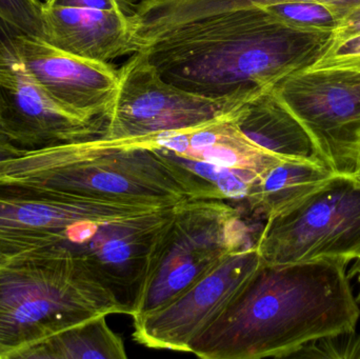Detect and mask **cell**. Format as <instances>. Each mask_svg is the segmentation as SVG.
<instances>
[{
	"label": "cell",
	"mask_w": 360,
	"mask_h": 359,
	"mask_svg": "<svg viewBox=\"0 0 360 359\" xmlns=\"http://www.w3.org/2000/svg\"><path fill=\"white\" fill-rule=\"evenodd\" d=\"M156 210L0 181V261L56 246L65 230L86 221H118Z\"/></svg>",
	"instance_id": "cell-8"
},
{
	"label": "cell",
	"mask_w": 360,
	"mask_h": 359,
	"mask_svg": "<svg viewBox=\"0 0 360 359\" xmlns=\"http://www.w3.org/2000/svg\"><path fill=\"white\" fill-rule=\"evenodd\" d=\"M126 308L75 253L61 246L0 261V359Z\"/></svg>",
	"instance_id": "cell-3"
},
{
	"label": "cell",
	"mask_w": 360,
	"mask_h": 359,
	"mask_svg": "<svg viewBox=\"0 0 360 359\" xmlns=\"http://www.w3.org/2000/svg\"><path fill=\"white\" fill-rule=\"evenodd\" d=\"M230 117L188 130L162 133L146 139L145 145L162 148L181 157L254 176H259L285 159L254 145L239 132Z\"/></svg>",
	"instance_id": "cell-14"
},
{
	"label": "cell",
	"mask_w": 360,
	"mask_h": 359,
	"mask_svg": "<svg viewBox=\"0 0 360 359\" xmlns=\"http://www.w3.org/2000/svg\"><path fill=\"white\" fill-rule=\"evenodd\" d=\"M348 265L262 263L190 353L205 359L290 358L312 341L355 332L360 309Z\"/></svg>",
	"instance_id": "cell-1"
},
{
	"label": "cell",
	"mask_w": 360,
	"mask_h": 359,
	"mask_svg": "<svg viewBox=\"0 0 360 359\" xmlns=\"http://www.w3.org/2000/svg\"><path fill=\"white\" fill-rule=\"evenodd\" d=\"M230 118L248 141L272 155L323 162L308 131L277 96L273 86L262 89Z\"/></svg>",
	"instance_id": "cell-15"
},
{
	"label": "cell",
	"mask_w": 360,
	"mask_h": 359,
	"mask_svg": "<svg viewBox=\"0 0 360 359\" xmlns=\"http://www.w3.org/2000/svg\"><path fill=\"white\" fill-rule=\"evenodd\" d=\"M126 348L107 316L65 329L20 352L15 359H126Z\"/></svg>",
	"instance_id": "cell-17"
},
{
	"label": "cell",
	"mask_w": 360,
	"mask_h": 359,
	"mask_svg": "<svg viewBox=\"0 0 360 359\" xmlns=\"http://www.w3.org/2000/svg\"><path fill=\"white\" fill-rule=\"evenodd\" d=\"M6 35H0V41H1L2 39H4V36H6Z\"/></svg>",
	"instance_id": "cell-28"
},
{
	"label": "cell",
	"mask_w": 360,
	"mask_h": 359,
	"mask_svg": "<svg viewBox=\"0 0 360 359\" xmlns=\"http://www.w3.org/2000/svg\"><path fill=\"white\" fill-rule=\"evenodd\" d=\"M264 8L285 25L304 31L334 33L342 21L336 11L319 2H281Z\"/></svg>",
	"instance_id": "cell-18"
},
{
	"label": "cell",
	"mask_w": 360,
	"mask_h": 359,
	"mask_svg": "<svg viewBox=\"0 0 360 359\" xmlns=\"http://www.w3.org/2000/svg\"><path fill=\"white\" fill-rule=\"evenodd\" d=\"M42 8L40 0H0V22L18 33L42 38Z\"/></svg>",
	"instance_id": "cell-19"
},
{
	"label": "cell",
	"mask_w": 360,
	"mask_h": 359,
	"mask_svg": "<svg viewBox=\"0 0 360 359\" xmlns=\"http://www.w3.org/2000/svg\"><path fill=\"white\" fill-rule=\"evenodd\" d=\"M141 1V0H120L122 8H124V11H128L129 8H131V6H134V4H139V2Z\"/></svg>",
	"instance_id": "cell-26"
},
{
	"label": "cell",
	"mask_w": 360,
	"mask_h": 359,
	"mask_svg": "<svg viewBox=\"0 0 360 359\" xmlns=\"http://www.w3.org/2000/svg\"><path fill=\"white\" fill-rule=\"evenodd\" d=\"M360 35V6L349 13L334 32V42L345 41Z\"/></svg>",
	"instance_id": "cell-23"
},
{
	"label": "cell",
	"mask_w": 360,
	"mask_h": 359,
	"mask_svg": "<svg viewBox=\"0 0 360 359\" xmlns=\"http://www.w3.org/2000/svg\"><path fill=\"white\" fill-rule=\"evenodd\" d=\"M290 358L360 359V333L355 331L312 341Z\"/></svg>",
	"instance_id": "cell-20"
},
{
	"label": "cell",
	"mask_w": 360,
	"mask_h": 359,
	"mask_svg": "<svg viewBox=\"0 0 360 359\" xmlns=\"http://www.w3.org/2000/svg\"><path fill=\"white\" fill-rule=\"evenodd\" d=\"M8 34L0 41V129L6 136L25 150L103 137L107 120L79 117L50 98L11 50Z\"/></svg>",
	"instance_id": "cell-11"
},
{
	"label": "cell",
	"mask_w": 360,
	"mask_h": 359,
	"mask_svg": "<svg viewBox=\"0 0 360 359\" xmlns=\"http://www.w3.org/2000/svg\"><path fill=\"white\" fill-rule=\"evenodd\" d=\"M262 90L226 97L195 94L169 84L143 51L133 53L118 69V90L103 137L109 141L146 139L188 130L230 117Z\"/></svg>",
	"instance_id": "cell-6"
},
{
	"label": "cell",
	"mask_w": 360,
	"mask_h": 359,
	"mask_svg": "<svg viewBox=\"0 0 360 359\" xmlns=\"http://www.w3.org/2000/svg\"><path fill=\"white\" fill-rule=\"evenodd\" d=\"M25 149L15 145L6 133L0 129V162L12 158L18 157L21 154L25 153Z\"/></svg>",
	"instance_id": "cell-24"
},
{
	"label": "cell",
	"mask_w": 360,
	"mask_h": 359,
	"mask_svg": "<svg viewBox=\"0 0 360 359\" xmlns=\"http://www.w3.org/2000/svg\"><path fill=\"white\" fill-rule=\"evenodd\" d=\"M253 242L239 211L224 200L177 204L152 249L132 318L164 307L229 254Z\"/></svg>",
	"instance_id": "cell-4"
},
{
	"label": "cell",
	"mask_w": 360,
	"mask_h": 359,
	"mask_svg": "<svg viewBox=\"0 0 360 359\" xmlns=\"http://www.w3.org/2000/svg\"><path fill=\"white\" fill-rule=\"evenodd\" d=\"M354 176L356 177V178H359L360 181V157L359 160V164H357L356 171H355Z\"/></svg>",
	"instance_id": "cell-27"
},
{
	"label": "cell",
	"mask_w": 360,
	"mask_h": 359,
	"mask_svg": "<svg viewBox=\"0 0 360 359\" xmlns=\"http://www.w3.org/2000/svg\"><path fill=\"white\" fill-rule=\"evenodd\" d=\"M177 206L129 218L69 228L60 246L80 257L132 316L156 240Z\"/></svg>",
	"instance_id": "cell-9"
},
{
	"label": "cell",
	"mask_w": 360,
	"mask_h": 359,
	"mask_svg": "<svg viewBox=\"0 0 360 359\" xmlns=\"http://www.w3.org/2000/svg\"><path fill=\"white\" fill-rule=\"evenodd\" d=\"M335 175L321 162L283 159L252 181L245 200L254 214L272 218L300 204Z\"/></svg>",
	"instance_id": "cell-16"
},
{
	"label": "cell",
	"mask_w": 360,
	"mask_h": 359,
	"mask_svg": "<svg viewBox=\"0 0 360 359\" xmlns=\"http://www.w3.org/2000/svg\"><path fill=\"white\" fill-rule=\"evenodd\" d=\"M42 39L91 60H110L141 50L128 12L44 4Z\"/></svg>",
	"instance_id": "cell-13"
},
{
	"label": "cell",
	"mask_w": 360,
	"mask_h": 359,
	"mask_svg": "<svg viewBox=\"0 0 360 359\" xmlns=\"http://www.w3.org/2000/svg\"><path fill=\"white\" fill-rule=\"evenodd\" d=\"M262 263L254 242L234 251L176 299L133 318V339L150 349L190 353Z\"/></svg>",
	"instance_id": "cell-10"
},
{
	"label": "cell",
	"mask_w": 360,
	"mask_h": 359,
	"mask_svg": "<svg viewBox=\"0 0 360 359\" xmlns=\"http://www.w3.org/2000/svg\"><path fill=\"white\" fill-rule=\"evenodd\" d=\"M6 40L34 81L55 103L79 117L107 120L117 94L118 70L13 30Z\"/></svg>",
	"instance_id": "cell-12"
},
{
	"label": "cell",
	"mask_w": 360,
	"mask_h": 359,
	"mask_svg": "<svg viewBox=\"0 0 360 359\" xmlns=\"http://www.w3.org/2000/svg\"><path fill=\"white\" fill-rule=\"evenodd\" d=\"M266 265L360 259V181L336 174L289 210L266 219L254 240Z\"/></svg>",
	"instance_id": "cell-5"
},
{
	"label": "cell",
	"mask_w": 360,
	"mask_h": 359,
	"mask_svg": "<svg viewBox=\"0 0 360 359\" xmlns=\"http://www.w3.org/2000/svg\"><path fill=\"white\" fill-rule=\"evenodd\" d=\"M273 89L308 131L319 159L335 174L354 175L360 157V71L311 67Z\"/></svg>",
	"instance_id": "cell-7"
},
{
	"label": "cell",
	"mask_w": 360,
	"mask_h": 359,
	"mask_svg": "<svg viewBox=\"0 0 360 359\" xmlns=\"http://www.w3.org/2000/svg\"><path fill=\"white\" fill-rule=\"evenodd\" d=\"M349 275H350V278H352V276L354 275L357 276V282H359V293H357L356 299L357 301H359V303H360V259H357L356 263H355L354 267H353V269L351 270L350 272H349Z\"/></svg>",
	"instance_id": "cell-25"
},
{
	"label": "cell",
	"mask_w": 360,
	"mask_h": 359,
	"mask_svg": "<svg viewBox=\"0 0 360 359\" xmlns=\"http://www.w3.org/2000/svg\"><path fill=\"white\" fill-rule=\"evenodd\" d=\"M313 67H342L360 71V35L345 41L333 42L325 56Z\"/></svg>",
	"instance_id": "cell-21"
},
{
	"label": "cell",
	"mask_w": 360,
	"mask_h": 359,
	"mask_svg": "<svg viewBox=\"0 0 360 359\" xmlns=\"http://www.w3.org/2000/svg\"><path fill=\"white\" fill-rule=\"evenodd\" d=\"M333 42V32L295 29L264 6H252L174 27L139 51L169 84L226 97L271 88L311 69Z\"/></svg>",
	"instance_id": "cell-2"
},
{
	"label": "cell",
	"mask_w": 360,
	"mask_h": 359,
	"mask_svg": "<svg viewBox=\"0 0 360 359\" xmlns=\"http://www.w3.org/2000/svg\"><path fill=\"white\" fill-rule=\"evenodd\" d=\"M46 4L56 6H78V8H97V10H122L120 0H44Z\"/></svg>",
	"instance_id": "cell-22"
}]
</instances>
